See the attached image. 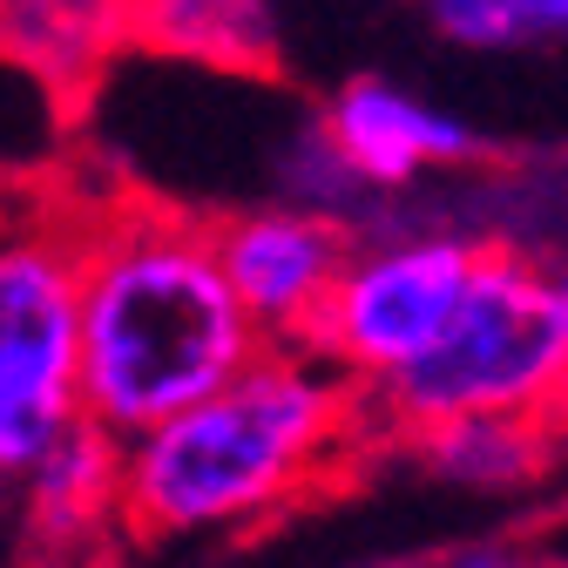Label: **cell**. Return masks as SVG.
<instances>
[{
	"label": "cell",
	"instance_id": "cell-15",
	"mask_svg": "<svg viewBox=\"0 0 568 568\" xmlns=\"http://www.w3.org/2000/svg\"><path fill=\"white\" fill-rule=\"evenodd\" d=\"M406 568H413V561H406Z\"/></svg>",
	"mask_w": 568,
	"mask_h": 568
},
{
	"label": "cell",
	"instance_id": "cell-11",
	"mask_svg": "<svg viewBox=\"0 0 568 568\" xmlns=\"http://www.w3.org/2000/svg\"><path fill=\"white\" fill-rule=\"evenodd\" d=\"M129 54L203 75L271 82L284 68V21L277 0H129Z\"/></svg>",
	"mask_w": 568,
	"mask_h": 568
},
{
	"label": "cell",
	"instance_id": "cell-5",
	"mask_svg": "<svg viewBox=\"0 0 568 568\" xmlns=\"http://www.w3.org/2000/svg\"><path fill=\"white\" fill-rule=\"evenodd\" d=\"M480 251H487V231L406 217L386 196L373 210V224L359 231V244H352L312 345L359 393H379L447 332V318L460 312L480 271Z\"/></svg>",
	"mask_w": 568,
	"mask_h": 568
},
{
	"label": "cell",
	"instance_id": "cell-6",
	"mask_svg": "<svg viewBox=\"0 0 568 568\" xmlns=\"http://www.w3.org/2000/svg\"><path fill=\"white\" fill-rule=\"evenodd\" d=\"M8 494L14 568H102L129 541V440L82 413L8 474Z\"/></svg>",
	"mask_w": 568,
	"mask_h": 568
},
{
	"label": "cell",
	"instance_id": "cell-8",
	"mask_svg": "<svg viewBox=\"0 0 568 568\" xmlns=\"http://www.w3.org/2000/svg\"><path fill=\"white\" fill-rule=\"evenodd\" d=\"M318 122L332 129V142L352 156L373 190L399 196L413 183L434 176H460L487 163V135L474 122H460L454 109H440L434 95H419L393 75H352L325 95Z\"/></svg>",
	"mask_w": 568,
	"mask_h": 568
},
{
	"label": "cell",
	"instance_id": "cell-13",
	"mask_svg": "<svg viewBox=\"0 0 568 568\" xmlns=\"http://www.w3.org/2000/svg\"><path fill=\"white\" fill-rule=\"evenodd\" d=\"M440 568H568V555H548L528 541H474V548H454Z\"/></svg>",
	"mask_w": 568,
	"mask_h": 568
},
{
	"label": "cell",
	"instance_id": "cell-9",
	"mask_svg": "<svg viewBox=\"0 0 568 568\" xmlns=\"http://www.w3.org/2000/svg\"><path fill=\"white\" fill-rule=\"evenodd\" d=\"M419 480L474 494V501H521L568 474V419L548 413H467L399 440Z\"/></svg>",
	"mask_w": 568,
	"mask_h": 568
},
{
	"label": "cell",
	"instance_id": "cell-12",
	"mask_svg": "<svg viewBox=\"0 0 568 568\" xmlns=\"http://www.w3.org/2000/svg\"><path fill=\"white\" fill-rule=\"evenodd\" d=\"M426 28L467 54H555L568 48V0H419Z\"/></svg>",
	"mask_w": 568,
	"mask_h": 568
},
{
	"label": "cell",
	"instance_id": "cell-4",
	"mask_svg": "<svg viewBox=\"0 0 568 568\" xmlns=\"http://www.w3.org/2000/svg\"><path fill=\"white\" fill-rule=\"evenodd\" d=\"M82 217L89 203H21L0 251V474L82 419Z\"/></svg>",
	"mask_w": 568,
	"mask_h": 568
},
{
	"label": "cell",
	"instance_id": "cell-2",
	"mask_svg": "<svg viewBox=\"0 0 568 568\" xmlns=\"http://www.w3.org/2000/svg\"><path fill=\"white\" fill-rule=\"evenodd\" d=\"M373 447L366 393L318 345H264L231 386L129 440V541L176 548L257 528Z\"/></svg>",
	"mask_w": 568,
	"mask_h": 568
},
{
	"label": "cell",
	"instance_id": "cell-14",
	"mask_svg": "<svg viewBox=\"0 0 568 568\" xmlns=\"http://www.w3.org/2000/svg\"><path fill=\"white\" fill-rule=\"evenodd\" d=\"M548 264H555V284H561V312H568V231H561V244L548 251Z\"/></svg>",
	"mask_w": 568,
	"mask_h": 568
},
{
	"label": "cell",
	"instance_id": "cell-7",
	"mask_svg": "<svg viewBox=\"0 0 568 568\" xmlns=\"http://www.w3.org/2000/svg\"><path fill=\"white\" fill-rule=\"evenodd\" d=\"M352 244H359L352 224L298 210V203H277V196L217 217L224 271H231L244 312L257 318V332L271 345H312L338 277H345Z\"/></svg>",
	"mask_w": 568,
	"mask_h": 568
},
{
	"label": "cell",
	"instance_id": "cell-10",
	"mask_svg": "<svg viewBox=\"0 0 568 568\" xmlns=\"http://www.w3.org/2000/svg\"><path fill=\"white\" fill-rule=\"evenodd\" d=\"M0 41L14 75H28L61 109L95 95L135 48L129 0H0Z\"/></svg>",
	"mask_w": 568,
	"mask_h": 568
},
{
	"label": "cell",
	"instance_id": "cell-1",
	"mask_svg": "<svg viewBox=\"0 0 568 568\" xmlns=\"http://www.w3.org/2000/svg\"><path fill=\"white\" fill-rule=\"evenodd\" d=\"M271 338L244 312L217 217L150 196L82 217V413L135 440L231 386Z\"/></svg>",
	"mask_w": 568,
	"mask_h": 568
},
{
	"label": "cell",
	"instance_id": "cell-3",
	"mask_svg": "<svg viewBox=\"0 0 568 568\" xmlns=\"http://www.w3.org/2000/svg\"><path fill=\"white\" fill-rule=\"evenodd\" d=\"M373 440L399 447L467 413H548L568 419V312L548 251L487 237L460 312L419 359L366 393Z\"/></svg>",
	"mask_w": 568,
	"mask_h": 568
}]
</instances>
